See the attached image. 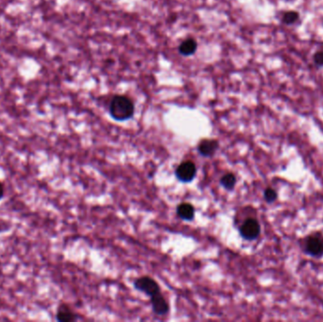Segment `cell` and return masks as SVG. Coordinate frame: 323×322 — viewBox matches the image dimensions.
<instances>
[{"instance_id": "1", "label": "cell", "mask_w": 323, "mask_h": 322, "mask_svg": "<svg viewBox=\"0 0 323 322\" xmlns=\"http://www.w3.org/2000/svg\"><path fill=\"white\" fill-rule=\"evenodd\" d=\"M110 114L116 121L130 119L134 113V104L125 96H115L110 104Z\"/></svg>"}, {"instance_id": "2", "label": "cell", "mask_w": 323, "mask_h": 322, "mask_svg": "<svg viewBox=\"0 0 323 322\" xmlns=\"http://www.w3.org/2000/svg\"><path fill=\"white\" fill-rule=\"evenodd\" d=\"M304 250L305 252L317 259L323 257V234L315 233L305 238Z\"/></svg>"}, {"instance_id": "3", "label": "cell", "mask_w": 323, "mask_h": 322, "mask_svg": "<svg viewBox=\"0 0 323 322\" xmlns=\"http://www.w3.org/2000/svg\"><path fill=\"white\" fill-rule=\"evenodd\" d=\"M240 235L249 241L255 240L259 237L261 233V226L257 219L255 218H247L239 228Z\"/></svg>"}, {"instance_id": "4", "label": "cell", "mask_w": 323, "mask_h": 322, "mask_svg": "<svg viewBox=\"0 0 323 322\" xmlns=\"http://www.w3.org/2000/svg\"><path fill=\"white\" fill-rule=\"evenodd\" d=\"M134 287L147 295L149 298L161 292L159 284L149 276H142L135 280Z\"/></svg>"}, {"instance_id": "5", "label": "cell", "mask_w": 323, "mask_h": 322, "mask_svg": "<svg viewBox=\"0 0 323 322\" xmlns=\"http://www.w3.org/2000/svg\"><path fill=\"white\" fill-rule=\"evenodd\" d=\"M176 177L182 182H190L197 175V166L192 161H181L176 168Z\"/></svg>"}, {"instance_id": "6", "label": "cell", "mask_w": 323, "mask_h": 322, "mask_svg": "<svg viewBox=\"0 0 323 322\" xmlns=\"http://www.w3.org/2000/svg\"><path fill=\"white\" fill-rule=\"evenodd\" d=\"M150 304L153 312L156 315L163 316L169 312V305L165 298L160 293L150 297Z\"/></svg>"}, {"instance_id": "7", "label": "cell", "mask_w": 323, "mask_h": 322, "mask_svg": "<svg viewBox=\"0 0 323 322\" xmlns=\"http://www.w3.org/2000/svg\"><path fill=\"white\" fill-rule=\"evenodd\" d=\"M219 147V143L215 139H203L197 145V150L204 157H212Z\"/></svg>"}, {"instance_id": "8", "label": "cell", "mask_w": 323, "mask_h": 322, "mask_svg": "<svg viewBox=\"0 0 323 322\" xmlns=\"http://www.w3.org/2000/svg\"><path fill=\"white\" fill-rule=\"evenodd\" d=\"M177 215L183 220L191 221L195 217V207L188 202L180 203L177 207Z\"/></svg>"}, {"instance_id": "9", "label": "cell", "mask_w": 323, "mask_h": 322, "mask_svg": "<svg viewBox=\"0 0 323 322\" xmlns=\"http://www.w3.org/2000/svg\"><path fill=\"white\" fill-rule=\"evenodd\" d=\"M57 321L61 322H72L78 320L77 315L66 305H61L56 314Z\"/></svg>"}, {"instance_id": "10", "label": "cell", "mask_w": 323, "mask_h": 322, "mask_svg": "<svg viewBox=\"0 0 323 322\" xmlns=\"http://www.w3.org/2000/svg\"><path fill=\"white\" fill-rule=\"evenodd\" d=\"M197 48V42L194 39H187L179 45V53L183 56H190L196 52Z\"/></svg>"}, {"instance_id": "11", "label": "cell", "mask_w": 323, "mask_h": 322, "mask_svg": "<svg viewBox=\"0 0 323 322\" xmlns=\"http://www.w3.org/2000/svg\"><path fill=\"white\" fill-rule=\"evenodd\" d=\"M220 184L228 191H232L236 185V177L233 173H227L220 179Z\"/></svg>"}, {"instance_id": "12", "label": "cell", "mask_w": 323, "mask_h": 322, "mask_svg": "<svg viewBox=\"0 0 323 322\" xmlns=\"http://www.w3.org/2000/svg\"><path fill=\"white\" fill-rule=\"evenodd\" d=\"M264 198L268 203H271V202H274L278 198V194H277L276 190H274L271 187H269L264 192Z\"/></svg>"}, {"instance_id": "13", "label": "cell", "mask_w": 323, "mask_h": 322, "mask_svg": "<svg viewBox=\"0 0 323 322\" xmlns=\"http://www.w3.org/2000/svg\"><path fill=\"white\" fill-rule=\"evenodd\" d=\"M299 18V14L296 12H288L283 18V22L287 25L295 23Z\"/></svg>"}, {"instance_id": "14", "label": "cell", "mask_w": 323, "mask_h": 322, "mask_svg": "<svg viewBox=\"0 0 323 322\" xmlns=\"http://www.w3.org/2000/svg\"><path fill=\"white\" fill-rule=\"evenodd\" d=\"M314 61L317 64L323 65V50L318 51L314 56Z\"/></svg>"}, {"instance_id": "15", "label": "cell", "mask_w": 323, "mask_h": 322, "mask_svg": "<svg viewBox=\"0 0 323 322\" xmlns=\"http://www.w3.org/2000/svg\"><path fill=\"white\" fill-rule=\"evenodd\" d=\"M4 185L0 182V199L3 197V196H4Z\"/></svg>"}]
</instances>
